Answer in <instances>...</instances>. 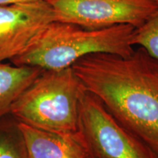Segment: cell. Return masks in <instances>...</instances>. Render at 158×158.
<instances>
[{
    "label": "cell",
    "instance_id": "obj_3",
    "mask_svg": "<svg viewBox=\"0 0 158 158\" xmlns=\"http://www.w3.org/2000/svg\"><path fill=\"white\" fill-rule=\"evenodd\" d=\"M86 91L72 67L43 70L12 105L20 123L65 133L79 130V108Z\"/></svg>",
    "mask_w": 158,
    "mask_h": 158
},
{
    "label": "cell",
    "instance_id": "obj_11",
    "mask_svg": "<svg viewBox=\"0 0 158 158\" xmlns=\"http://www.w3.org/2000/svg\"><path fill=\"white\" fill-rule=\"evenodd\" d=\"M36 1H40V0H0V5H9V4H15V3L32 2H36Z\"/></svg>",
    "mask_w": 158,
    "mask_h": 158
},
{
    "label": "cell",
    "instance_id": "obj_7",
    "mask_svg": "<svg viewBox=\"0 0 158 158\" xmlns=\"http://www.w3.org/2000/svg\"><path fill=\"white\" fill-rule=\"evenodd\" d=\"M19 123L28 158H96L80 130L59 133Z\"/></svg>",
    "mask_w": 158,
    "mask_h": 158
},
{
    "label": "cell",
    "instance_id": "obj_2",
    "mask_svg": "<svg viewBox=\"0 0 158 158\" xmlns=\"http://www.w3.org/2000/svg\"><path fill=\"white\" fill-rule=\"evenodd\" d=\"M134 29L135 27L127 24L88 29L54 21L10 62L19 66L54 70L70 68L83 57L97 53L128 56L134 51L132 44Z\"/></svg>",
    "mask_w": 158,
    "mask_h": 158
},
{
    "label": "cell",
    "instance_id": "obj_10",
    "mask_svg": "<svg viewBox=\"0 0 158 158\" xmlns=\"http://www.w3.org/2000/svg\"><path fill=\"white\" fill-rule=\"evenodd\" d=\"M132 44L142 47L158 59V8L143 24L134 29Z\"/></svg>",
    "mask_w": 158,
    "mask_h": 158
},
{
    "label": "cell",
    "instance_id": "obj_12",
    "mask_svg": "<svg viewBox=\"0 0 158 158\" xmlns=\"http://www.w3.org/2000/svg\"><path fill=\"white\" fill-rule=\"evenodd\" d=\"M157 2H158V0H157Z\"/></svg>",
    "mask_w": 158,
    "mask_h": 158
},
{
    "label": "cell",
    "instance_id": "obj_6",
    "mask_svg": "<svg viewBox=\"0 0 158 158\" xmlns=\"http://www.w3.org/2000/svg\"><path fill=\"white\" fill-rule=\"evenodd\" d=\"M54 21V10L45 0L0 5V62L21 54Z\"/></svg>",
    "mask_w": 158,
    "mask_h": 158
},
{
    "label": "cell",
    "instance_id": "obj_1",
    "mask_svg": "<svg viewBox=\"0 0 158 158\" xmlns=\"http://www.w3.org/2000/svg\"><path fill=\"white\" fill-rule=\"evenodd\" d=\"M72 68L86 90L158 155V59L139 46L128 56L87 55Z\"/></svg>",
    "mask_w": 158,
    "mask_h": 158
},
{
    "label": "cell",
    "instance_id": "obj_5",
    "mask_svg": "<svg viewBox=\"0 0 158 158\" xmlns=\"http://www.w3.org/2000/svg\"><path fill=\"white\" fill-rule=\"evenodd\" d=\"M55 20L88 29L127 24L139 27L158 8L157 0H45Z\"/></svg>",
    "mask_w": 158,
    "mask_h": 158
},
{
    "label": "cell",
    "instance_id": "obj_8",
    "mask_svg": "<svg viewBox=\"0 0 158 158\" xmlns=\"http://www.w3.org/2000/svg\"><path fill=\"white\" fill-rule=\"evenodd\" d=\"M43 70L37 67L0 62V118L10 114L13 102Z\"/></svg>",
    "mask_w": 158,
    "mask_h": 158
},
{
    "label": "cell",
    "instance_id": "obj_9",
    "mask_svg": "<svg viewBox=\"0 0 158 158\" xmlns=\"http://www.w3.org/2000/svg\"><path fill=\"white\" fill-rule=\"evenodd\" d=\"M0 158H28L19 122L10 114L0 118Z\"/></svg>",
    "mask_w": 158,
    "mask_h": 158
},
{
    "label": "cell",
    "instance_id": "obj_4",
    "mask_svg": "<svg viewBox=\"0 0 158 158\" xmlns=\"http://www.w3.org/2000/svg\"><path fill=\"white\" fill-rule=\"evenodd\" d=\"M79 130L96 158H158L143 140L117 121L87 90L81 100Z\"/></svg>",
    "mask_w": 158,
    "mask_h": 158
}]
</instances>
